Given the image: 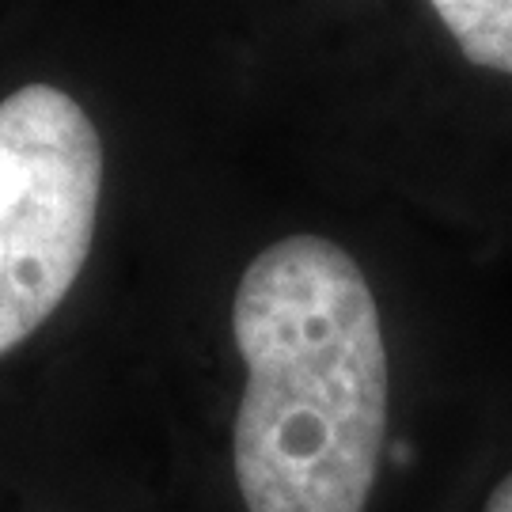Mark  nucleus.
Here are the masks:
<instances>
[{
  "instance_id": "f03ea898",
  "label": "nucleus",
  "mask_w": 512,
  "mask_h": 512,
  "mask_svg": "<svg viewBox=\"0 0 512 512\" xmlns=\"http://www.w3.org/2000/svg\"><path fill=\"white\" fill-rule=\"evenodd\" d=\"M103 194L92 118L54 84L0 103V357L27 342L88 262Z\"/></svg>"
},
{
  "instance_id": "7ed1b4c3",
  "label": "nucleus",
  "mask_w": 512,
  "mask_h": 512,
  "mask_svg": "<svg viewBox=\"0 0 512 512\" xmlns=\"http://www.w3.org/2000/svg\"><path fill=\"white\" fill-rule=\"evenodd\" d=\"M471 65L512 76V0H433Z\"/></svg>"
},
{
  "instance_id": "20e7f679",
  "label": "nucleus",
  "mask_w": 512,
  "mask_h": 512,
  "mask_svg": "<svg viewBox=\"0 0 512 512\" xmlns=\"http://www.w3.org/2000/svg\"><path fill=\"white\" fill-rule=\"evenodd\" d=\"M482 512H512V471L497 482V490L490 494V501H486Z\"/></svg>"
},
{
  "instance_id": "f257e3e1",
  "label": "nucleus",
  "mask_w": 512,
  "mask_h": 512,
  "mask_svg": "<svg viewBox=\"0 0 512 512\" xmlns=\"http://www.w3.org/2000/svg\"><path fill=\"white\" fill-rule=\"evenodd\" d=\"M232 334L247 365L232 448L247 512H365L387 349L361 266L323 236L277 239L239 277Z\"/></svg>"
}]
</instances>
